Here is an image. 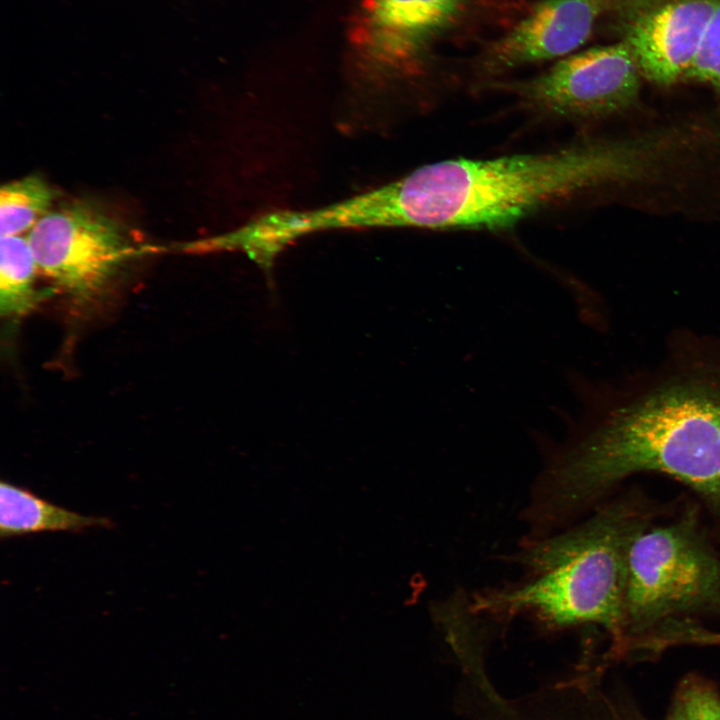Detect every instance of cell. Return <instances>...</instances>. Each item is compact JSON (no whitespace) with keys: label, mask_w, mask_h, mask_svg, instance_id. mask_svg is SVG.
<instances>
[{"label":"cell","mask_w":720,"mask_h":720,"mask_svg":"<svg viewBox=\"0 0 720 720\" xmlns=\"http://www.w3.org/2000/svg\"><path fill=\"white\" fill-rule=\"evenodd\" d=\"M588 720H651L630 697L609 696L600 691L588 697Z\"/></svg>","instance_id":"9a60e30c"},{"label":"cell","mask_w":720,"mask_h":720,"mask_svg":"<svg viewBox=\"0 0 720 720\" xmlns=\"http://www.w3.org/2000/svg\"><path fill=\"white\" fill-rule=\"evenodd\" d=\"M350 198H351V197H350ZM350 198H349V200H350ZM349 200H348V203H347V211H346V213H347L348 221H349V223L351 224L350 219H349V216H348V204H349ZM351 226H352L353 228H355L352 224H351ZM355 229H356V228H355Z\"/></svg>","instance_id":"2e32d148"},{"label":"cell","mask_w":720,"mask_h":720,"mask_svg":"<svg viewBox=\"0 0 720 720\" xmlns=\"http://www.w3.org/2000/svg\"><path fill=\"white\" fill-rule=\"evenodd\" d=\"M719 0H617L623 42L640 74L671 84L687 75Z\"/></svg>","instance_id":"ba28073f"},{"label":"cell","mask_w":720,"mask_h":720,"mask_svg":"<svg viewBox=\"0 0 720 720\" xmlns=\"http://www.w3.org/2000/svg\"><path fill=\"white\" fill-rule=\"evenodd\" d=\"M720 619V543L688 500L641 530L628 556L618 655L638 657L663 629Z\"/></svg>","instance_id":"277c9868"},{"label":"cell","mask_w":720,"mask_h":720,"mask_svg":"<svg viewBox=\"0 0 720 720\" xmlns=\"http://www.w3.org/2000/svg\"><path fill=\"white\" fill-rule=\"evenodd\" d=\"M39 272L28 237L1 236L0 312L8 319L29 313L49 292L35 289Z\"/></svg>","instance_id":"8fae6325"},{"label":"cell","mask_w":720,"mask_h":720,"mask_svg":"<svg viewBox=\"0 0 720 720\" xmlns=\"http://www.w3.org/2000/svg\"><path fill=\"white\" fill-rule=\"evenodd\" d=\"M665 720H720V690L700 673L685 674L673 691Z\"/></svg>","instance_id":"4fadbf2b"},{"label":"cell","mask_w":720,"mask_h":720,"mask_svg":"<svg viewBox=\"0 0 720 720\" xmlns=\"http://www.w3.org/2000/svg\"><path fill=\"white\" fill-rule=\"evenodd\" d=\"M676 505L661 503L639 487L623 491L576 527L529 544L518 560L531 579L482 595L476 609L530 612L555 628L600 626L612 637L616 652L622 640L630 544Z\"/></svg>","instance_id":"3957f363"},{"label":"cell","mask_w":720,"mask_h":720,"mask_svg":"<svg viewBox=\"0 0 720 720\" xmlns=\"http://www.w3.org/2000/svg\"><path fill=\"white\" fill-rule=\"evenodd\" d=\"M107 517L87 516L51 503L27 488L0 483V538L42 532H82L89 528H111Z\"/></svg>","instance_id":"30bf717a"},{"label":"cell","mask_w":720,"mask_h":720,"mask_svg":"<svg viewBox=\"0 0 720 720\" xmlns=\"http://www.w3.org/2000/svg\"><path fill=\"white\" fill-rule=\"evenodd\" d=\"M639 75L630 50L621 41L570 55L534 78L502 83L499 88L535 112L595 118L631 106L638 97Z\"/></svg>","instance_id":"8992f818"},{"label":"cell","mask_w":720,"mask_h":720,"mask_svg":"<svg viewBox=\"0 0 720 720\" xmlns=\"http://www.w3.org/2000/svg\"><path fill=\"white\" fill-rule=\"evenodd\" d=\"M642 143L584 142L491 159H448L388 183L395 228L499 230L648 168Z\"/></svg>","instance_id":"7a4b0ae2"},{"label":"cell","mask_w":720,"mask_h":720,"mask_svg":"<svg viewBox=\"0 0 720 720\" xmlns=\"http://www.w3.org/2000/svg\"><path fill=\"white\" fill-rule=\"evenodd\" d=\"M27 237L39 272L79 301L100 294L136 254L119 223L83 201L50 210Z\"/></svg>","instance_id":"5b68a950"},{"label":"cell","mask_w":720,"mask_h":720,"mask_svg":"<svg viewBox=\"0 0 720 720\" xmlns=\"http://www.w3.org/2000/svg\"><path fill=\"white\" fill-rule=\"evenodd\" d=\"M56 194L44 179L34 175L3 185L0 190L1 236L30 231L50 211Z\"/></svg>","instance_id":"7c38bea8"},{"label":"cell","mask_w":720,"mask_h":720,"mask_svg":"<svg viewBox=\"0 0 720 720\" xmlns=\"http://www.w3.org/2000/svg\"><path fill=\"white\" fill-rule=\"evenodd\" d=\"M617 0H541L527 16L496 40L481 65L488 72L570 54L590 37L599 19Z\"/></svg>","instance_id":"9c48e42d"},{"label":"cell","mask_w":720,"mask_h":720,"mask_svg":"<svg viewBox=\"0 0 720 720\" xmlns=\"http://www.w3.org/2000/svg\"><path fill=\"white\" fill-rule=\"evenodd\" d=\"M686 77L720 90V0L708 21L698 53Z\"/></svg>","instance_id":"5bb4252c"},{"label":"cell","mask_w":720,"mask_h":720,"mask_svg":"<svg viewBox=\"0 0 720 720\" xmlns=\"http://www.w3.org/2000/svg\"><path fill=\"white\" fill-rule=\"evenodd\" d=\"M479 0H361L351 40L374 76H401L422 67L430 47L460 24Z\"/></svg>","instance_id":"52a82bcc"},{"label":"cell","mask_w":720,"mask_h":720,"mask_svg":"<svg viewBox=\"0 0 720 720\" xmlns=\"http://www.w3.org/2000/svg\"><path fill=\"white\" fill-rule=\"evenodd\" d=\"M580 409L551 447L535 504L552 523L631 477L660 474L689 489L720 543V341L672 337L655 367L618 380L567 373Z\"/></svg>","instance_id":"6da1fadb"}]
</instances>
